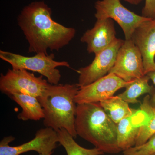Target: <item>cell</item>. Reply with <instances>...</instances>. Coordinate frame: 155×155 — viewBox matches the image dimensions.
<instances>
[{
	"mask_svg": "<svg viewBox=\"0 0 155 155\" xmlns=\"http://www.w3.org/2000/svg\"><path fill=\"white\" fill-rule=\"evenodd\" d=\"M57 131L58 143L64 147L67 155H102L104 153L96 147L87 149L81 146L75 141V138L64 128Z\"/></svg>",
	"mask_w": 155,
	"mask_h": 155,
	"instance_id": "cell-18",
	"label": "cell"
},
{
	"mask_svg": "<svg viewBox=\"0 0 155 155\" xmlns=\"http://www.w3.org/2000/svg\"><path fill=\"white\" fill-rule=\"evenodd\" d=\"M39 155H46L39 154Z\"/></svg>",
	"mask_w": 155,
	"mask_h": 155,
	"instance_id": "cell-23",
	"label": "cell"
},
{
	"mask_svg": "<svg viewBox=\"0 0 155 155\" xmlns=\"http://www.w3.org/2000/svg\"><path fill=\"white\" fill-rule=\"evenodd\" d=\"M99 104L116 124L125 118L133 116L139 111L130 108L128 103L118 96L110 97L100 102Z\"/></svg>",
	"mask_w": 155,
	"mask_h": 155,
	"instance_id": "cell-15",
	"label": "cell"
},
{
	"mask_svg": "<svg viewBox=\"0 0 155 155\" xmlns=\"http://www.w3.org/2000/svg\"><path fill=\"white\" fill-rule=\"evenodd\" d=\"M110 73H114L127 82L145 75L141 54L131 39H125L119 49Z\"/></svg>",
	"mask_w": 155,
	"mask_h": 155,
	"instance_id": "cell-9",
	"label": "cell"
},
{
	"mask_svg": "<svg viewBox=\"0 0 155 155\" xmlns=\"http://www.w3.org/2000/svg\"><path fill=\"white\" fill-rule=\"evenodd\" d=\"M146 75L148 76L150 79L152 81L153 83L155 85V71H151L147 73ZM150 102L151 105L155 107V91L153 94L152 97L150 99Z\"/></svg>",
	"mask_w": 155,
	"mask_h": 155,
	"instance_id": "cell-21",
	"label": "cell"
},
{
	"mask_svg": "<svg viewBox=\"0 0 155 155\" xmlns=\"http://www.w3.org/2000/svg\"><path fill=\"white\" fill-rule=\"evenodd\" d=\"M75 127L78 135L104 153L122 151L117 141V124L99 103L77 104Z\"/></svg>",
	"mask_w": 155,
	"mask_h": 155,
	"instance_id": "cell-2",
	"label": "cell"
},
{
	"mask_svg": "<svg viewBox=\"0 0 155 155\" xmlns=\"http://www.w3.org/2000/svg\"><path fill=\"white\" fill-rule=\"evenodd\" d=\"M10 97L22 108V112L17 116L18 119L26 121L44 119L43 109L36 97L23 94H14Z\"/></svg>",
	"mask_w": 155,
	"mask_h": 155,
	"instance_id": "cell-14",
	"label": "cell"
},
{
	"mask_svg": "<svg viewBox=\"0 0 155 155\" xmlns=\"http://www.w3.org/2000/svg\"><path fill=\"white\" fill-rule=\"evenodd\" d=\"M79 87L77 84H49L41 96L37 98L43 109V124L46 127L56 131L64 128L74 138L77 137L75 97Z\"/></svg>",
	"mask_w": 155,
	"mask_h": 155,
	"instance_id": "cell-3",
	"label": "cell"
},
{
	"mask_svg": "<svg viewBox=\"0 0 155 155\" xmlns=\"http://www.w3.org/2000/svg\"><path fill=\"white\" fill-rule=\"evenodd\" d=\"M51 14V8L43 1L30 3L19 14L17 22L28 41V53L58 51L75 37V28L54 21Z\"/></svg>",
	"mask_w": 155,
	"mask_h": 155,
	"instance_id": "cell-1",
	"label": "cell"
},
{
	"mask_svg": "<svg viewBox=\"0 0 155 155\" xmlns=\"http://www.w3.org/2000/svg\"><path fill=\"white\" fill-rule=\"evenodd\" d=\"M117 39L113 20L106 19H97L94 27L85 31L80 41L86 44L89 53L96 54L108 47Z\"/></svg>",
	"mask_w": 155,
	"mask_h": 155,
	"instance_id": "cell-12",
	"label": "cell"
},
{
	"mask_svg": "<svg viewBox=\"0 0 155 155\" xmlns=\"http://www.w3.org/2000/svg\"><path fill=\"white\" fill-rule=\"evenodd\" d=\"M150 99L149 95H147L140 105V110L146 114L148 120L140 128L135 146L144 144L155 134V107L151 104Z\"/></svg>",
	"mask_w": 155,
	"mask_h": 155,
	"instance_id": "cell-16",
	"label": "cell"
},
{
	"mask_svg": "<svg viewBox=\"0 0 155 155\" xmlns=\"http://www.w3.org/2000/svg\"><path fill=\"white\" fill-rule=\"evenodd\" d=\"M124 155H153L155 154V134L144 144L123 151Z\"/></svg>",
	"mask_w": 155,
	"mask_h": 155,
	"instance_id": "cell-19",
	"label": "cell"
},
{
	"mask_svg": "<svg viewBox=\"0 0 155 155\" xmlns=\"http://www.w3.org/2000/svg\"><path fill=\"white\" fill-rule=\"evenodd\" d=\"M131 39L141 54L145 75L155 71V18L140 24Z\"/></svg>",
	"mask_w": 155,
	"mask_h": 155,
	"instance_id": "cell-11",
	"label": "cell"
},
{
	"mask_svg": "<svg viewBox=\"0 0 155 155\" xmlns=\"http://www.w3.org/2000/svg\"><path fill=\"white\" fill-rule=\"evenodd\" d=\"M127 2L134 5H137L141 2L142 0H124Z\"/></svg>",
	"mask_w": 155,
	"mask_h": 155,
	"instance_id": "cell-22",
	"label": "cell"
},
{
	"mask_svg": "<svg viewBox=\"0 0 155 155\" xmlns=\"http://www.w3.org/2000/svg\"><path fill=\"white\" fill-rule=\"evenodd\" d=\"M142 16L147 18H155V0H145L142 10Z\"/></svg>",
	"mask_w": 155,
	"mask_h": 155,
	"instance_id": "cell-20",
	"label": "cell"
},
{
	"mask_svg": "<svg viewBox=\"0 0 155 155\" xmlns=\"http://www.w3.org/2000/svg\"><path fill=\"white\" fill-rule=\"evenodd\" d=\"M153 155H155V154H153Z\"/></svg>",
	"mask_w": 155,
	"mask_h": 155,
	"instance_id": "cell-24",
	"label": "cell"
},
{
	"mask_svg": "<svg viewBox=\"0 0 155 155\" xmlns=\"http://www.w3.org/2000/svg\"><path fill=\"white\" fill-rule=\"evenodd\" d=\"M138 112L133 116L122 119L117 124V141L122 151L135 146L140 128L147 121L146 114L140 110L136 121Z\"/></svg>",
	"mask_w": 155,
	"mask_h": 155,
	"instance_id": "cell-13",
	"label": "cell"
},
{
	"mask_svg": "<svg viewBox=\"0 0 155 155\" xmlns=\"http://www.w3.org/2000/svg\"><path fill=\"white\" fill-rule=\"evenodd\" d=\"M97 19H111L122 28L125 39L131 38L134 31L140 24L151 18L139 16L125 8L120 0H98L95 4Z\"/></svg>",
	"mask_w": 155,
	"mask_h": 155,
	"instance_id": "cell-6",
	"label": "cell"
},
{
	"mask_svg": "<svg viewBox=\"0 0 155 155\" xmlns=\"http://www.w3.org/2000/svg\"><path fill=\"white\" fill-rule=\"evenodd\" d=\"M124 41L117 38L108 47L95 54L91 64L76 70L79 75L78 86H86L108 74L114 67L117 54Z\"/></svg>",
	"mask_w": 155,
	"mask_h": 155,
	"instance_id": "cell-8",
	"label": "cell"
},
{
	"mask_svg": "<svg viewBox=\"0 0 155 155\" xmlns=\"http://www.w3.org/2000/svg\"><path fill=\"white\" fill-rule=\"evenodd\" d=\"M41 75L36 77L25 69H9L1 74L0 90L9 96L14 94L28 95L38 98L49 84Z\"/></svg>",
	"mask_w": 155,
	"mask_h": 155,
	"instance_id": "cell-5",
	"label": "cell"
},
{
	"mask_svg": "<svg viewBox=\"0 0 155 155\" xmlns=\"http://www.w3.org/2000/svg\"><path fill=\"white\" fill-rule=\"evenodd\" d=\"M149 78L147 75L132 81L126 87L125 91L118 95L122 100L128 104H136L140 103L139 97L145 94H153V87L149 84Z\"/></svg>",
	"mask_w": 155,
	"mask_h": 155,
	"instance_id": "cell-17",
	"label": "cell"
},
{
	"mask_svg": "<svg viewBox=\"0 0 155 155\" xmlns=\"http://www.w3.org/2000/svg\"><path fill=\"white\" fill-rule=\"evenodd\" d=\"M15 137H6L0 142V155H20L28 152H36L39 154L51 155L58 143V132L51 127L41 128L37 131L33 139L20 145L11 147L10 143Z\"/></svg>",
	"mask_w": 155,
	"mask_h": 155,
	"instance_id": "cell-7",
	"label": "cell"
},
{
	"mask_svg": "<svg viewBox=\"0 0 155 155\" xmlns=\"http://www.w3.org/2000/svg\"><path fill=\"white\" fill-rule=\"evenodd\" d=\"M131 81L127 82L114 73H108L86 86L79 87L75 97L77 104L99 103L113 96L117 91L126 88Z\"/></svg>",
	"mask_w": 155,
	"mask_h": 155,
	"instance_id": "cell-10",
	"label": "cell"
},
{
	"mask_svg": "<svg viewBox=\"0 0 155 155\" xmlns=\"http://www.w3.org/2000/svg\"><path fill=\"white\" fill-rule=\"evenodd\" d=\"M54 55L44 53H37L32 57H27L0 51V58L8 63L12 69H25L38 72L46 78L48 82L52 84H58L61 80V75L57 67H70L66 61H57L54 60Z\"/></svg>",
	"mask_w": 155,
	"mask_h": 155,
	"instance_id": "cell-4",
	"label": "cell"
}]
</instances>
